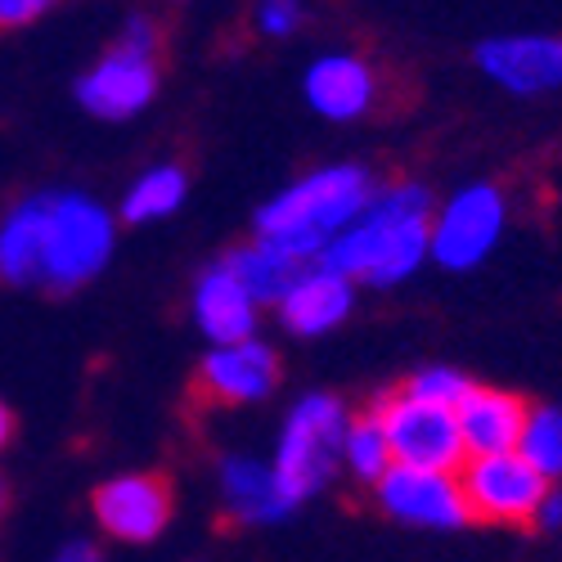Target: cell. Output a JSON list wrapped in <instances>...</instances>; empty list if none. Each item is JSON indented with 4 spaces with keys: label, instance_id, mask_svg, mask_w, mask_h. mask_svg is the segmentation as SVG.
<instances>
[{
    "label": "cell",
    "instance_id": "1",
    "mask_svg": "<svg viewBox=\"0 0 562 562\" xmlns=\"http://www.w3.org/2000/svg\"><path fill=\"white\" fill-rule=\"evenodd\" d=\"M432 207V194L414 180L379 184L351 229L319 261L347 274L356 289H396L428 266Z\"/></svg>",
    "mask_w": 562,
    "mask_h": 562
},
{
    "label": "cell",
    "instance_id": "2",
    "mask_svg": "<svg viewBox=\"0 0 562 562\" xmlns=\"http://www.w3.org/2000/svg\"><path fill=\"white\" fill-rule=\"evenodd\" d=\"M373 190H379V180H373V171L360 162L315 167V171L289 180L284 190L257 212L252 239L311 266L351 229V221L364 212Z\"/></svg>",
    "mask_w": 562,
    "mask_h": 562
},
{
    "label": "cell",
    "instance_id": "3",
    "mask_svg": "<svg viewBox=\"0 0 562 562\" xmlns=\"http://www.w3.org/2000/svg\"><path fill=\"white\" fill-rule=\"evenodd\" d=\"M117 252V216L81 190H45L41 289L77 293L100 279Z\"/></svg>",
    "mask_w": 562,
    "mask_h": 562
},
{
    "label": "cell",
    "instance_id": "4",
    "mask_svg": "<svg viewBox=\"0 0 562 562\" xmlns=\"http://www.w3.org/2000/svg\"><path fill=\"white\" fill-rule=\"evenodd\" d=\"M347 424H351V409L334 392H306L289 405L284 424H279V437H274L270 468H274V482L289 495L293 508L315 499L334 482Z\"/></svg>",
    "mask_w": 562,
    "mask_h": 562
},
{
    "label": "cell",
    "instance_id": "5",
    "mask_svg": "<svg viewBox=\"0 0 562 562\" xmlns=\"http://www.w3.org/2000/svg\"><path fill=\"white\" fill-rule=\"evenodd\" d=\"M162 86V32L154 19L135 14L109 50L77 77V104L100 122H131L139 117Z\"/></svg>",
    "mask_w": 562,
    "mask_h": 562
},
{
    "label": "cell",
    "instance_id": "6",
    "mask_svg": "<svg viewBox=\"0 0 562 562\" xmlns=\"http://www.w3.org/2000/svg\"><path fill=\"white\" fill-rule=\"evenodd\" d=\"M508 229V194L495 180H468L432 207V234H428V261L441 270L468 274L499 248Z\"/></svg>",
    "mask_w": 562,
    "mask_h": 562
},
{
    "label": "cell",
    "instance_id": "7",
    "mask_svg": "<svg viewBox=\"0 0 562 562\" xmlns=\"http://www.w3.org/2000/svg\"><path fill=\"white\" fill-rule=\"evenodd\" d=\"M454 477H459V491L468 504V518L482 527H513V531L536 522V508L549 491V482L518 450L463 459Z\"/></svg>",
    "mask_w": 562,
    "mask_h": 562
},
{
    "label": "cell",
    "instance_id": "8",
    "mask_svg": "<svg viewBox=\"0 0 562 562\" xmlns=\"http://www.w3.org/2000/svg\"><path fill=\"white\" fill-rule=\"evenodd\" d=\"M369 409H373V418H379V428L387 437L392 463L437 468V473H459V463L468 459L463 454V441H459V428H454V409L424 405V401L405 396L401 387L383 392Z\"/></svg>",
    "mask_w": 562,
    "mask_h": 562
},
{
    "label": "cell",
    "instance_id": "9",
    "mask_svg": "<svg viewBox=\"0 0 562 562\" xmlns=\"http://www.w3.org/2000/svg\"><path fill=\"white\" fill-rule=\"evenodd\" d=\"M373 499L396 527L409 531H459L468 527V504L459 491L454 473H437V468H405L392 463L383 482L373 486Z\"/></svg>",
    "mask_w": 562,
    "mask_h": 562
},
{
    "label": "cell",
    "instance_id": "10",
    "mask_svg": "<svg viewBox=\"0 0 562 562\" xmlns=\"http://www.w3.org/2000/svg\"><path fill=\"white\" fill-rule=\"evenodd\" d=\"M171 486L158 473H117L90 495V518L113 544H154L171 527Z\"/></svg>",
    "mask_w": 562,
    "mask_h": 562
},
{
    "label": "cell",
    "instance_id": "11",
    "mask_svg": "<svg viewBox=\"0 0 562 562\" xmlns=\"http://www.w3.org/2000/svg\"><path fill=\"white\" fill-rule=\"evenodd\" d=\"M302 100L324 122H338V126L364 122L383 104V72L356 50H329L311 59V68L302 72Z\"/></svg>",
    "mask_w": 562,
    "mask_h": 562
},
{
    "label": "cell",
    "instance_id": "12",
    "mask_svg": "<svg viewBox=\"0 0 562 562\" xmlns=\"http://www.w3.org/2000/svg\"><path fill=\"white\" fill-rule=\"evenodd\" d=\"M477 68L518 100H540L562 90V36L553 32H504L477 45Z\"/></svg>",
    "mask_w": 562,
    "mask_h": 562
},
{
    "label": "cell",
    "instance_id": "13",
    "mask_svg": "<svg viewBox=\"0 0 562 562\" xmlns=\"http://www.w3.org/2000/svg\"><path fill=\"white\" fill-rule=\"evenodd\" d=\"M194 387L207 405H225V409L257 405V401L274 396V387H279V351L261 338L207 347Z\"/></svg>",
    "mask_w": 562,
    "mask_h": 562
},
{
    "label": "cell",
    "instance_id": "14",
    "mask_svg": "<svg viewBox=\"0 0 562 562\" xmlns=\"http://www.w3.org/2000/svg\"><path fill=\"white\" fill-rule=\"evenodd\" d=\"M356 311V284L347 274H338L334 266L311 261L297 270V279L289 284V293L274 302L279 324L293 338H324L334 334L338 324H347Z\"/></svg>",
    "mask_w": 562,
    "mask_h": 562
},
{
    "label": "cell",
    "instance_id": "15",
    "mask_svg": "<svg viewBox=\"0 0 562 562\" xmlns=\"http://www.w3.org/2000/svg\"><path fill=\"white\" fill-rule=\"evenodd\" d=\"M216 499L225 522L234 527H274L293 513L289 495L274 482V468L244 450H229L216 459Z\"/></svg>",
    "mask_w": 562,
    "mask_h": 562
},
{
    "label": "cell",
    "instance_id": "16",
    "mask_svg": "<svg viewBox=\"0 0 562 562\" xmlns=\"http://www.w3.org/2000/svg\"><path fill=\"white\" fill-rule=\"evenodd\" d=\"M190 315H194V329L207 338V347H225V342L257 338L261 306L252 302V293L239 279H234V270L225 261H212L199 270L194 289H190Z\"/></svg>",
    "mask_w": 562,
    "mask_h": 562
},
{
    "label": "cell",
    "instance_id": "17",
    "mask_svg": "<svg viewBox=\"0 0 562 562\" xmlns=\"http://www.w3.org/2000/svg\"><path fill=\"white\" fill-rule=\"evenodd\" d=\"M522 418H527V401L518 392L473 383V387L463 392V401L454 405V428H459L463 454L477 459V454L518 450Z\"/></svg>",
    "mask_w": 562,
    "mask_h": 562
},
{
    "label": "cell",
    "instance_id": "18",
    "mask_svg": "<svg viewBox=\"0 0 562 562\" xmlns=\"http://www.w3.org/2000/svg\"><path fill=\"white\" fill-rule=\"evenodd\" d=\"M41 248H45V190L19 199L0 216V279L19 289H41Z\"/></svg>",
    "mask_w": 562,
    "mask_h": 562
},
{
    "label": "cell",
    "instance_id": "19",
    "mask_svg": "<svg viewBox=\"0 0 562 562\" xmlns=\"http://www.w3.org/2000/svg\"><path fill=\"white\" fill-rule=\"evenodd\" d=\"M190 199V171L180 162H154L145 167L122 194V221L126 225H158L176 216Z\"/></svg>",
    "mask_w": 562,
    "mask_h": 562
},
{
    "label": "cell",
    "instance_id": "20",
    "mask_svg": "<svg viewBox=\"0 0 562 562\" xmlns=\"http://www.w3.org/2000/svg\"><path fill=\"white\" fill-rule=\"evenodd\" d=\"M229 270H234V279L252 293V302L257 306H274L279 297L289 293V284L297 279V270H302V261H293V257H284L279 248H270V244H261V239H248V244H239L229 257H221Z\"/></svg>",
    "mask_w": 562,
    "mask_h": 562
},
{
    "label": "cell",
    "instance_id": "21",
    "mask_svg": "<svg viewBox=\"0 0 562 562\" xmlns=\"http://www.w3.org/2000/svg\"><path fill=\"white\" fill-rule=\"evenodd\" d=\"M338 468H342L351 482H360V486H369V491L379 486L383 473L392 468V450H387V437H383V428H379V418H373V409L351 414L347 437H342V459H338Z\"/></svg>",
    "mask_w": 562,
    "mask_h": 562
},
{
    "label": "cell",
    "instance_id": "22",
    "mask_svg": "<svg viewBox=\"0 0 562 562\" xmlns=\"http://www.w3.org/2000/svg\"><path fill=\"white\" fill-rule=\"evenodd\" d=\"M518 454L553 486L562 482V405H527Z\"/></svg>",
    "mask_w": 562,
    "mask_h": 562
},
{
    "label": "cell",
    "instance_id": "23",
    "mask_svg": "<svg viewBox=\"0 0 562 562\" xmlns=\"http://www.w3.org/2000/svg\"><path fill=\"white\" fill-rule=\"evenodd\" d=\"M468 387H473V379H468V373H459V369H450V364H428V369L409 373V379L401 383L405 396L424 401V405H437V409H454Z\"/></svg>",
    "mask_w": 562,
    "mask_h": 562
},
{
    "label": "cell",
    "instance_id": "24",
    "mask_svg": "<svg viewBox=\"0 0 562 562\" xmlns=\"http://www.w3.org/2000/svg\"><path fill=\"white\" fill-rule=\"evenodd\" d=\"M306 23V0H252V32L266 41H289Z\"/></svg>",
    "mask_w": 562,
    "mask_h": 562
},
{
    "label": "cell",
    "instance_id": "25",
    "mask_svg": "<svg viewBox=\"0 0 562 562\" xmlns=\"http://www.w3.org/2000/svg\"><path fill=\"white\" fill-rule=\"evenodd\" d=\"M55 0H0V32H14L36 23L41 14H50Z\"/></svg>",
    "mask_w": 562,
    "mask_h": 562
},
{
    "label": "cell",
    "instance_id": "26",
    "mask_svg": "<svg viewBox=\"0 0 562 562\" xmlns=\"http://www.w3.org/2000/svg\"><path fill=\"white\" fill-rule=\"evenodd\" d=\"M536 531H562V486H549L540 508H536Z\"/></svg>",
    "mask_w": 562,
    "mask_h": 562
},
{
    "label": "cell",
    "instance_id": "27",
    "mask_svg": "<svg viewBox=\"0 0 562 562\" xmlns=\"http://www.w3.org/2000/svg\"><path fill=\"white\" fill-rule=\"evenodd\" d=\"M50 562H104V553L90 544V540H68Z\"/></svg>",
    "mask_w": 562,
    "mask_h": 562
},
{
    "label": "cell",
    "instance_id": "28",
    "mask_svg": "<svg viewBox=\"0 0 562 562\" xmlns=\"http://www.w3.org/2000/svg\"><path fill=\"white\" fill-rule=\"evenodd\" d=\"M10 437H14V409H10L5 401H0V450L10 446Z\"/></svg>",
    "mask_w": 562,
    "mask_h": 562
},
{
    "label": "cell",
    "instance_id": "29",
    "mask_svg": "<svg viewBox=\"0 0 562 562\" xmlns=\"http://www.w3.org/2000/svg\"><path fill=\"white\" fill-rule=\"evenodd\" d=\"M5 508H10V486H5V477H0V518H5Z\"/></svg>",
    "mask_w": 562,
    "mask_h": 562
}]
</instances>
